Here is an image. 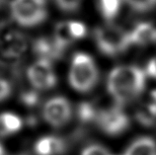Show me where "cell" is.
I'll return each mask as SVG.
<instances>
[{
	"mask_svg": "<svg viewBox=\"0 0 156 155\" xmlns=\"http://www.w3.org/2000/svg\"><path fill=\"white\" fill-rule=\"evenodd\" d=\"M98 112L99 111H97L93 104L88 103V102L81 103L77 108V116L83 123H90L92 121H96Z\"/></svg>",
	"mask_w": 156,
	"mask_h": 155,
	"instance_id": "cell-15",
	"label": "cell"
},
{
	"mask_svg": "<svg viewBox=\"0 0 156 155\" xmlns=\"http://www.w3.org/2000/svg\"><path fill=\"white\" fill-rule=\"evenodd\" d=\"M22 101L27 106H34L38 102V95L36 93H25L22 96Z\"/></svg>",
	"mask_w": 156,
	"mask_h": 155,
	"instance_id": "cell-22",
	"label": "cell"
},
{
	"mask_svg": "<svg viewBox=\"0 0 156 155\" xmlns=\"http://www.w3.org/2000/svg\"><path fill=\"white\" fill-rule=\"evenodd\" d=\"M59 9L65 12H74L79 9L82 0H55Z\"/></svg>",
	"mask_w": 156,
	"mask_h": 155,
	"instance_id": "cell-18",
	"label": "cell"
},
{
	"mask_svg": "<svg viewBox=\"0 0 156 155\" xmlns=\"http://www.w3.org/2000/svg\"><path fill=\"white\" fill-rule=\"evenodd\" d=\"M81 155H112L104 146L100 144H91L85 147Z\"/></svg>",
	"mask_w": 156,
	"mask_h": 155,
	"instance_id": "cell-19",
	"label": "cell"
},
{
	"mask_svg": "<svg viewBox=\"0 0 156 155\" xmlns=\"http://www.w3.org/2000/svg\"><path fill=\"white\" fill-rule=\"evenodd\" d=\"M28 79L32 86L38 90H50L55 87L57 77L50 60L38 59L27 71Z\"/></svg>",
	"mask_w": 156,
	"mask_h": 155,
	"instance_id": "cell-6",
	"label": "cell"
},
{
	"mask_svg": "<svg viewBox=\"0 0 156 155\" xmlns=\"http://www.w3.org/2000/svg\"><path fill=\"white\" fill-rule=\"evenodd\" d=\"M68 80L70 86L80 93H87L95 88L99 81V70L92 56L85 52L73 55Z\"/></svg>",
	"mask_w": 156,
	"mask_h": 155,
	"instance_id": "cell-2",
	"label": "cell"
},
{
	"mask_svg": "<svg viewBox=\"0 0 156 155\" xmlns=\"http://www.w3.org/2000/svg\"><path fill=\"white\" fill-rule=\"evenodd\" d=\"M95 122L102 132L112 136H120L129 126V118L118 106L99 111Z\"/></svg>",
	"mask_w": 156,
	"mask_h": 155,
	"instance_id": "cell-5",
	"label": "cell"
},
{
	"mask_svg": "<svg viewBox=\"0 0 156 155\" xmlns=\"http://www.w3.org/2000/svg\"><path fill=\"white\" fill-rule=\"evenodd\" d=\"M34 51L40 59L51 62L52 59L59 58L64 51L61 50L53 40L39 39L34 44Z\"/></svg>",
	"mask_w": 156,
	"mask_h": 155,
	"instance_id": "cell-11",
	"label": "cell"
},
{
	"mask_svg": "<svg viewBox=\"0 0 156 155\" xmlns=\"http://www.w3.org/2000/svg\"><path fill=\"white\" fill-rule=\"evenodd\" d=\"M146 74L151 78L156 79V55L151 58L146 64Z\"/></svg>",
	"mask_w": 156,
	"mask_h": 155,
	"instance_id": "cell-21",
	"label": "cell"
},
{
	"mask_svg": "<svg viewBox=\"0 0 156 155\" xmlns=\"http://www.w3.org/2000/svg\"><path fill=\"white\" fill-rule=\"evenodd\" d=\"M145 72L135 65H120L110 72L107 89L119 105H125L140 95L145 88Z\"/></svg>",
	"mask_w": 156,
	"mask_h": 155,
	"instance_id": "cell-1",
	"label": "cell"
},
{
	"mask_svg": "<svg viewBox=\"0 0 156 155\" xmlns=\"http://www.w3.org/2000/svg\"><path fill=\"white\" fill-rule=\"evenodd\" d=\"M96 46L102 54L108 56H117L128 50L131 41L129 32L114 24L98 27L94 32Z\"/></svg>",
	"mask_w": 156,
	"mask_h": 155,
	"instance_id": "cell-3",
	"label": "cell"
},
{
	"mask_svg": "<svg viewBox=\"0 0 156 155\" xmlns=\"http://www.w3.org/2000/svg\"><path fill=\"white\" fill-rule=\"evenodd\" d=\"M4 3H5V0H0V8L3 6Z\"/></svg>",
	"mask_w": 156,
	"mask_h": 155,
	"instance_id": "cell-24",
	"label": "cell"
},
{
	"mask_svg": "<svg viewBox=\"0 0 156 155\" xmlns=\"http://www.w3.org/2000/svg\"><path fill=\"white\" fill-rule=\"evenodd\" d=\"M122 3L124 0H97V8L106 21L112 22L120 14Z\"/></svg>",
	"mask_w": 156,
	"mask_h": 155,
	"instance_id": "cell-14",
	"label": "cell"
},
{
	"mask_svg": "<svg viewBox=\"0 0 156 155\" xmlns=\"http://www.w3.org/2000/svg\"><path fill=\"white\" fill-rule=\"evenodd\" d=\"M122 155H156V142L148 136L135 139Z\"/></svg>",
	"mask_w": 156,
	"mask_h": 155,
	"instance_id": "cell-12",
	"label": "cell"
},
{
	"mask_svg": "<svg viewBox=\"0 0 156 155\" xmlns=\"http://www.w3.org/2000/svg\"><path fill=\"white\" fill-rule=\"evenodd\" d=\"M67 25H68V30L70 32V35L74 41L83 39L87 35L88 30L84 23L71 20V21H67Z\"/></svg>",
	"mask_w": 156,
	"mask_h": 155,
	"instance_id": "cell-16",
	"label": "cell"
},
{
	"mask_svg": "<svg viewBox=\"0 0 156 155\" xmlns=\"http://www.w3.org/2000/svg\"><path fill=\"white\" fill-rule=\"evenodd\" d=\"M23 123L20 118L12 113L0 115V136L5 137L18 132L22 129Z\"/></svg>",
	"mask_w": 156,
	"mask_h": 155,
	"instance_id": "cell-13",
	"label": "cell"
},
{
	"mask_svg": "<svg viewBox=\"0 0 156 155\" xmlns=\"http://www.w3.org/2000/svg\"><path fill=\"white\" fill-rule=\"evenodd\" d=\"M5 154V152H4V148H3V146L0 144V155H4Z\"/></svg>",
	"mask_w": 156,
	"mask_h": 155,
	"instance_id": "cell-23",
	"label": "cell"
},
{
	"mask_svg": "<svg viewBox=\"0 0 156 155\" xmlns=\"http://www.w3.org/2000/svg\"><path fill=\"white\" fill-rule=\"evenodd\" d=\"M44 119L53 128L65 125L72 117L70 102L64 97H55L48 100L43 110Z\"/></svg>",
	"mask_w": 156,
	"mask_h": 155,
	"instance_id": "cell-7",
	"label": "cell"
},
{
	"mask_svg": "<svg viewBox=\"0 0 156 155\" xmlns=\"http://www.w3.org/2000/svg\"><path fill=\"white\" fill-rule=\"evenodd\" d=\"M10 14L14 22L21 27L39 26L48 17L47 0H13L10 4Z\"/></svg>",
	"mask_w": 156,
	"mask_h": 155,
	"instance_id": "cell-4",
	"label": "cell"
},
{
	"mask_svg": "<svg viewBox=\"0 0 156 155\" xmlns=\"http://www.w3.org/2000/svg\"><path fill=\"white\" fill-rule=\"evenodd\" d=\"M131 44L139 47L156 43V28L151 23L140 22L129 32Z\"/></svg>",
	"mask_w": 156,
	"mask_h": 155,
	"instance_id": "cell-10",
	"label": "cell"
},
{
	"mask_svg": "<svg viewBox=\"0 0 156 155\" xmlns=\"http://www.w3.org/2000/svg\"><path fill=\"white\" fill-rule=\"evenodd\" d=\"M66 151V142L55 136H44L36 142L37 155H61Z\"/></svg>",
	"mask_w": 156,
	"mask_h": 155,
	"instance_id": "cell-9",
	"label": "cell"
},
{
	"mask_svg": "<svg viewBox=\"0 0 156 155\" xmlns=\"http://www.w3.org/2000/svg\"><path fill=\"white\" fill-rule=\"evenodd\" d=\"M124 2L136 12H147L156 6V0H124Z\"/></svg>",
	"mask_w": 156,
	"mask_h": 155,
	"instance_id": "cell-17",
	"label": "cell"
},
{
	"mask_svg": "<svg viewBox=\"0 0 156 155\" xmlns=\"http://www.w3.org/2000/svg\"><path fill=\"white\" fill-rule=\"evenodd\" d=\"M12 86L9 81L0 78V102L6 100L11 95Z\"/></svg>",
	"mask_w": 156,
	"mask_h": 155,
	"instance_id": "cell-20",
	"label": "cell"
},
{
	"mask_svg": "<svg viewBox=\"0 0 156 155\" xmlns=\"http://www.w3.org/2000/svg\"><path fill=\"white\" fill-rule=\"evenodd\" d=\"M28 42L22 33L13 29L0 31V54L5 58L15 59L24 55Z\"/></svg>",
	"mask_w": 156,
	"mask_h": 155,
	"instance_id": "cell-8",
	"label": "cell"
}]
</instances>
